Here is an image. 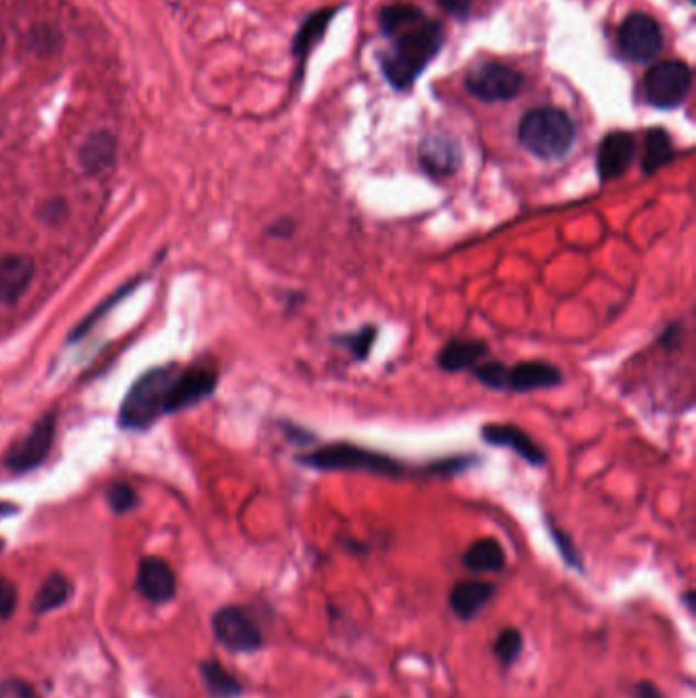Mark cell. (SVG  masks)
Instances as JSON below:
<instances>
[{
    "label": "cell",
    "instance_id": "6da1fadb",
    "mask_svg": "<svg viewBox=\"0 0 696 698\" xmlns=\"http://www.w3.org/2000/svg\"><path fill=\"white\" fill-rule=\"evenodd\" d=\"M391 49L382 58V72L396 90L413 87L427 64L436 58L444 45V30L425 15L391 35Z\"/></svg>",
    "mask_w": 696,
    "mask_h": 698
},
{
    "label": "cell",
    "instance_id": "7a4b0ae2",
    "mask_svg": "<svg viewBox=\"0 0 696 698\" xmlns=\"http://www.w3.org/2000/svg\"><path fill=\"white\" fill-rule=\"evenodd\" d=\"M519 142L539 160H562L576 142V123L572 116L555 106H539L523 116Z\"/></svg>",
    "mask_w": 696,
    "mask_h": 698
},
{
    "label": "cell",
    "instance_id": "3957f363",
    "mask_svg": "<svg viewBox=\"0 0 696 698\" xmlns=\"http://www.w3.org/2000/svg\"><path fill=\"white\" fill-rule=\"evenodd\" d=\"M178 370V365H158L137 379L121 403L119 425L131 431H144L166 415L168 394Z\"/></svg>",
    "mask_w": 696,
    "mask_h": 698
},
{
    "label": "cell",
    "instance_id": "277c9868",
    "mask_svg": "<svg viewBox=\"0 0 696 698\" xmlns=\"http://www.w3.org/2000/svg\"><path fill=\"white\" fill-rule=\"evenodd\" d=\"M296 462L319 472H366L384 479H401L405 470L401 462L392 460L386 453L349 443H334L321 450L308 451L296 455Z\"/></svg>",
    "mask_w": 696,
    "mask_h": 698
},
{
    "label": "cell",
    "instance_id": "5b68a950",
    "mask_svg": "<svg viewBox=\"0 0 696 698\" xmlns=\"http://www.w3.org/2000/svg\"><path fill=\"white\" fill-rule=\"evenodd\" d=\"M693 87V72L681 59L653 64L643 78L646 101L655 109H676Z\"/></svg>",
    "mask_w": 696,
    "mask_h": 698
},
{
    "label": "cell",
    "instance_id": "8992f818",
    "mask_svg": "<svg viewBox=\"0 0 696 698\" xmlns=\"http://www.w3.org/2000/svg\"><path fill=\"white\" fill-rule=\"evenodd\" d=\"M213 633L232 654H256L263 648V633L254 617L242 607H223L213 615Z\"/></svg>",
    "mask_w": 696,
    "mask_h": 698
},
{
    "label": "cell",
    "instance_id": "52a82bcc",
    "mask_svg": "<svg viewBox=\"0 0 696 698\" xmlns=\"http://www.w3.org/2000/svg\"><path fill=\"white\" fill-rule=\"evenodd\" d=\"M521 87V74L496 61L479 64L465 74L468 92L484 102L510 101L519 94Z\"/></svg>",
    "mask_w": 696,
    "mask_h": 698
},
{
    "label": "cell",
    "instance_id": "ba28073f",
    "mask_svg": "<svg viewBox=\"0 0 696 698\" xmlns=\"http://www.w3.org/2000/svg\"><path fill=\"white\" fill-rule=\"evenodd\" d=\"M56 439V415L47 413L31 427L30 434L19 439L4 455V465L13 474H25L44 464Z\"/></svg>",
    "mask_w": 696,
    "mask_h": 698
},
{
    "label": "cell",
    "instance_id": "9c48e42d",
    "mask_svg": "<svg viewBox=\"0 0 696 698\" xmlns=\"http://www.w3.org/2000/svg\"><path fill=\"white\" fill-rule=\"evenodd\" d=\"M217 368L211 364H192L180 368L176 374L172 389L166 403V415H175L178 410L194 407L209 398L217 389Z\"/></svg>",
    "mask_w": 696,
    "mask_h": 698
},
{
    "label": "cell",
    "instance_id": "30bf717a",
    "mask_svg": "<svg viewBox=\"0 0 696 698\" xmlns=\"http://www.w3.org/2000/svg\"><path fill=\"white\" fill-rule=\"evenodd\" d=\"M664 45L660 23L646 13H633L627 16L619 27V47L625 58L636 64L652 61Z\"/></svg>",
    "mask_w": 696,
    "mask_h": 698
},
{
    "label": "cell",
    "instance_id": "8fae6325",
    "mask_svg": "<svg viewBox=\"0 0 696 698\" xmlns=\"http://www.w3.org/2000/svg\"><path fill=\"white\" fill-rule=\"evenodd\" d=\"M135 588L142 597L151 605H166L176 597L178 593V581H176L172 566L161 560L158 555H149L139 562L137 567V578Z\"/></svg>",
    "mask_w": 696,
    "mask_h": 698
},
{
    "label": "cell",
    "instance_id": "7c38bea8",
    "mask_svg": "<svg viewBox=\"0 0 696 698\" xmlns=\"http://www.w3.org/2000/svg\"><path fill=\"white\" fill-rule=\"evenodd\" d=\"M636 156V137L631 133H609L596 154V170L603 182L615 180L627 172Z\"/></svg>",
    "mask_w": 696,
    "mask_h": 698
},
{
    "label": "cell",
    "instance_id": "4fadbf2b",
    "mask_svg": "<svg viewBox=\"0 0 696 698\" xmlns=\"http://www.w3.org/2000/svg\"><path fill=\"white\" fill-rule=\"evenodd\" d=\"M562 372L555 365L546 362H521L505 370L503 391L508 393H534L543 389H553L562 384Z\"/></svg>",
    "mask_w": 696,
    "mask_h": 698
},
{
    "label": "cell",
    "instance_id": "5bb4252c",
    "mask_svg": "<svg viewBox=\"0 0 696 698\" xmlns=\"http://www.w3.org/2000/svg\"><path fill=\"white\" fill-rule=\"evenodd\" d=\"M480 437L486 443H491V446L515 451L527 464L543 465L546 460H548L546 451L541 450L531 437L527 436L519 427H515V425H505V423L503 425L501 423L484 425Z\"/></svg>",
    "mask_w": 696,
    "mask_h": 698
},
{
    "label": "cell",
    "instance_id": "9a60e30c",
    "mask_svg": "<svg viewBox=\"0 0 696 698\" xmlns=\"http://www.w3.org/2000/svg\"><path fill=\"white\" fill-rule=\"evenodd\" d=\"M419 164L425 174L448 178L462 166V149L450 137L431 135L419 146Z\"/></svg>",
    "mask_w": 696,
    "mask_h": 698
},
{
    "label": "cell",
    "instance_id": "2e32d148",
    "mask_svg": "<svg viewBox=\"0 0 696 698\" xmlns=\"http://www.w3.org/2000/svg\"><path fill=\"white\" fill-rule=\"evenodd\" d=\"M496 595L493 582L460 581L450 590L448 605L460 621H472Z\"/></svg>",
    "mask_w": 696,
    "mask_h": 698
},
{
    "label": "cell",
    "instance_id": "e0dca14e",
    "mask_svg": "<svg viewBox=\"0 0 696 698\" xmlns=\"http://www.w3.org/2000/svg\"><path fill=\"white\" fill-rule=\"evenodd\" d=\"M35 277V263L30 256L9 254L0 260V303L15 305L27 292Z\"/></svg>",
    "mask_w": 696,
    "mask_h": 698
},
{
    "label": "cell",
    "instance_id": "ac0fdd59",
    "mask_svg": "<svg viewBox=\"0 0 696 698\" xmlns=\"http://www.w3.org/2000/svg\"><path fill=\"white\" fill-rule=\"evenodd\" d=\"M486 353H489V346L480 339H453L441 349L437 364L444 372L456 374V372L476 368Z\"/></svg>",
    "mask_w": 696,
    "mask_h": 698
},
{
    "label": "cell",
    "instance_id": "d6986e66",
    "mask_svg": "<svg viewBox=\"0 0 696 698\" xmlns=\"http://www.w3.org/2000/svg\"><path fill=\"white\" fill-rule=\"evenodd\" d=\"M462 566L474 574L503 572L507 566V553L496 539H479L465 550L464 555H462Z\"/></svg>",
    "mask_w": 696,
    "mask_h": 698
},
{
    "label": "cell",
    "instance_id": "ffe728a7",
    "mask_svg": "<svg viewBox=\"0 0 696 698\" xmlns=\"http://www.w3.org/2000/svg\"><path fill=\"white\" fill-rule=\"evenodd\" d=\"M116 156L115 137L109 132H94L88 135L78 151L82 168L90 174H99L111 168Z\"/></svg>",
    "mask_w": 696,
    "mask_h": 698
},
{
    "label": "cell",
    "instance_id": "44dd1931",
    "mask_svg": "<svg viewBox=\"0 0 696 698\" xmlns=\"http://www.w3.org/2000/svg\"><path fill=\"white\" fill-rule=\"evenodd\" d=\"M72 582L68 581L64 574L54 572L45 578L44 584L40 586L37 595L33 597L31 603V611L37 617L47 615V612L58 611L64 605H68V600L72 598Z\"/></svg>",
    "mask_w": 696,
    "mask_h": 698
},
{
    "label": "cell",
    "instance_id": "7402d4cb",
    "mask_svg": "<svg viewBox=\"0 0 696 698\" xmlns=\"http://www.w3.org/2000/svg\"><path fill=\"white\" fill-rule=\"evenodd\" d=\"M199 676L213 698H239L244 695L242 683L217 660H203L199 664Z\"/></svg>",
    "mask_w": 696,
    "mask_h": 698
},
{
    "label": "cell",
    "instance_id": "603a6c76",
    "mask_svg": "<svg viewBox=\"0 0 696 698\" xmlns=\"http://www.w3.org/2000/svg\"><path fill=\"white\" fill-rule=\"evenodd\" d=\"M674 158H676V149H674L670 133L666 130H660V127L650 130L646 135L643 158H641L643 174H653V172L662 170Z\"/></svg>",
    "mask_w": 696,
    "mask_h": 698
},
{
    "label": "cell",
    "instance_id": "cb8c5ba5",
    "mask_svg": "<svg viewBox=\"0 0 696 698\" xmlns=\"http://www.w3.org/2000/svg\"><path fill=\"white\" fill-rule=\"evenodd\" d=\"M334 13L335 11H319L311 19H306L305 25L301 27L296 40H294V54L299 58H306L308 52L317 45V42L323 37V33L327 30L329 21L334 19Z\"/></svg>",
    "mask_w": 696,
    "mask_h": 698
},
{
    "label": "cell",
    "instance_id": "d4e9b609",
    "mask_svg": "<svg viewBox=\"0 0 696 698\" xmlns=\"http://www.w3.org/2000/svg\"><path fill=\"white\" fill-rule=\"evenodd\" d=\"M523 633L517 627H505L493 643V654L503 668H510L521 657Z\"/></svg>",
    "mask_w": 696,
    "mask_h": 698
},
{
    "label": "cell",
    "instance_id": "484cf974",
    "mask_svg": "<svg viewBox=\"0 0 696 698\" xmlns=\"http://www.w3.org/2000/svg\"><path fill=\"white\" fill-rule=\"evenodd\" d=\"M422 11L415 9V7H411V4H392V7H386V9L380 13L378 23H380V31H382L386 37H391L396 31L403 30L408 23H413V21H417V19H422Z\"/></svg>",
    "mask_w": 696,
    "mask_h": 698
},
{
    "label": "cell",
    "instance_id": "4316f807",
    "mask_svg": "<svg viewBox=\"0 0 696 698\" xmlns=\"http://www.w3.org/2000/svg\"><path fill=\"white\" fill-rule=\"evenodd\" d=\"M377 327L366 325L360 331H353V334L339 337L337 344L344 346L348 351H351V356H353L356 360L363 362V360L370 356V351H372V346H374V341H377Z\"/></svg>",
    "mask_w": 696,
    "mask_h": 698
},
{
    "label": "cell",
    "instance_id": "83f0119b",
    "mask_svg": "<svg viewBox=\"0 0 696 698\" xmlns=\"http://www.w3.org/2000/svg\"><path fill=\"white\" fill-rule=\"evenodd\" d=\"M139 280H142V278H137V280H131V282H127V284H125L123 289H119V291H116L115 294L111 296V299H106V301H104V303H102V305L99 306L97 311H92V313L88 315L87 319L82 320V323H80V325H78V327L74 329L70 341H76V339H80L82 335H87L88 329H90V327H92V325H94L97 320L101 319L104 313H109V311H111V308H113V306H115L116 303L121 301V299H125V296H127L131 291H135V289H137Z\"/></svg>",
    "mask_w": 696,
    "mask_h": 698
},
{
    "label": "cell",
    "instance_id": "f1b7e54d",
    "mask_svg": "<svg viewBox=\"0 0 696 698\" xmlns=\"http://www.w3.org/2000/svg\"><path fill=\"white\" fill-rule=\"evenodd\" d=\"M106 503L116 515H125L137 507V495L125 482H115L106 488Z\"/></svg>",
    "mask_w": 696,
    "mask_h": 698
},
{
    "label": "cell",
    "instance_id": "f546056e",
    "mask_svg": "<svg viewBox=\"0 0 696 698\" xmlns=\"http://www.w3.org/2000/svg\"><path fill=\"white\" fill-rule=\"evenodd\" d=\"M474 370V376L480 380L484 386L493 389V391H503V382H505V370L507 365L498 364V362H489V364H480Z\"/></svg>",
    "mask_w": 696,
    "mask_h": 698
},
{
    "label": "cell",
    "instance_id": "4dcf8cb0",
    "mask_svg": "<svg viewBox=\"0 0 696 698\" xmlns=\"http://www.w3.org/2000/svg\"><path fill=\"white\" fill-rule=\"evenodd\" d=\"M19 605V588L13 581L0 576V619L9 621L16 611Z\"/></svg>",
    "mask_w": 696,
    "mask_h": 698
},
{
    "label": "cell",
    "instance_id": "1f68e13d",
    "mask_svg": "<svg viewBox=\"0 0 696 698\" xmlns=\"http://www.w3.org/2000/svg\"><path fill=\"white\" fill-rule=\"evenodd\" d=\"M550 533L553 543H555V548L562 553V558H564V562H566L568 566L574 567L576 572H584L581 555H579L576 548L572 545V541L568 539V536H564L562 531H558V527H553V525H550Z\"/></svg>",
    "mask_w": 696,
    "mask_h": 698
},
{
    "label": "cell",
    "instance_id": "d6a6232c",
    "mask_svg": "<svg viewBox=\"0 0 696 698\" xmlns=\"http://www.w3.org/2000/svg\"><path fill=\"white\" fill-rule=\"evenodd\" d=\"M0 698H42L35 686L21 678H4L0 680Z\"/></svg>",
    "mask_w": 696,
    "mask_h": 698
},
{
    "label": "cell",
    "instance_id": "836d02e7",
    "mask_svg": "<svg viewBox=\"0 0 696 698\" xmlns=\"http://www.w3.org/2000/svg\"><path fill=\"white\" fill-rule=\"evenodd\" d=\"M439 7L456 19H465L470 9H472V0H437Z\"/></svg>",
    "mask_w": 696,
    "mask_h": 698
},
{
    "label": "cell",
    "instance_id": "e575fe53",
    "mask_svg": "<svg viewBox=\"0 0 696 698\" xmlns=\"http://www.w3.org/2000/svg\"><path fill=\"white\" fill-rule=\"evenodd\" d=\"M633 693H636V697L638 698H664L662 690H660L655 684L646 683V680L638 683Z\"/></svg>",
    "mask_w": 696,
    "mask_h": 698
},
{
    "label": "cell",
    "instance_id": "d590c367",
    "mask_svg": "<svg viewBox=\"0 0 696 698\" xmlns=\"http://www.w3.org/2000/svg\"><path fill=\"white\" fill-rule=\"evenodd\" d=\"M292 229H294V225H292L291 221H289V218H282V221H278L276 225H272L270 233L278 235V237H291Z\"/></svg>",
    "mask_w": 696,
    "mask_h": 698
},
{
    "label": "cell",
    "instance_id": "8d00e7d4",
    "mask_svg": "<svg viewBox=\"0 0 696 698\" xmlns=\"http://www.w3.org/2000/svg\"><path fill=\"white\" fill-rule=\"evenodd\" d=\"M19 509H16V505L13 503H4V500H0V519H7V517H13L16 515Z\"/></svg>",
    "mask_w": 696,
    "mask_h": 698
},
{
    "label": "cell",
    "instance_id": "74e56055",
    "mask_svg": "<svg viewBox=\"0 0 696 698\" xmlns=\"http://www.w3.org/2000/svg\"><path fill=\"white\" fill-rule=\"evenodd\" d=\"M693 598H695V593L693 590H688L686 595H684V605H686V609L693 612Z\"/></svg>",
    "mask_w": 696,
    "mask_h": 698
},
{
    "label": "cell",
    "instance_id": "f35d334b",
    "mask_svg": "<svg viewBox=\"0 0 696 698\" xmlns=\"http://www.w3.org/2000/svg\"><path fill=\"white\" fill-rule=\"evenodd\" d=\"M691 2H695V0H691Z\"/></svg>",
    "mask_w": 696,
    "mask_h": 698
}]
</instances>
